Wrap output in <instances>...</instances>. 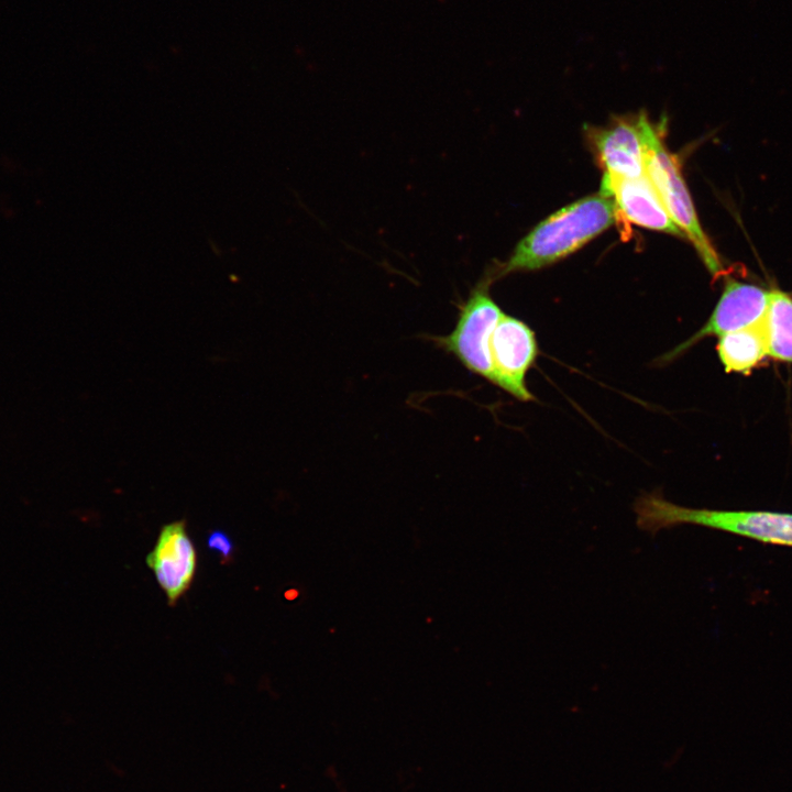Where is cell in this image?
I'll list each match as a JSON object with an SVG mask.
<instances>
[{
	"mask_svg": "<svg viewBox=\"0 0 792 792\" xmlns=\"http://www.w3.org/2000/svg\"><path fill=\"white\" fill-rule=\"evenodd\" d=\"M763 321L768 356L792 363V296L777 287L769 289Z\"/></svg>",
	"mask_w": 792,
	"mask_h": 792,
	"instance_id": "8fae6325",
	"label": "cell"
},
{
	"mask_svg": "<svg viewBox=\"0 0 792 792\" xmlns=\"http://www.w3.org/2000/svg\"><path fill=\"white\" fill-rule=\"evenodd\" d=\"M490 286L491 283L485 278L480 280L459 305L454 329L446 336H433L430 340L453 355L466 370L492 383L490 339L504 312L491 297Z\"/></svg>",
	"mask_w": 792,
	"mask_h": 792,
	"instance_id": "277c9868",
	"label": "cell"
},
{
	"mask_svg": "<svg viewBox=\"0 0 792 792\" xmlns=\"http://www.w3.org/2000/svg\"><path fill=\"white\" fill-rule=\"evenodd\" d=\"M490 355L492 384L519 400H532L535 397L525 382L526 374L538 355V344L531 328L504 314L491 336Z\"/></svg>",
	"mask_w": 792,
	"mask_h": 792,
	"instance_id": "5b68a950",
	"label": "cell"
},
{
	"mask_svg": "<svg viewBox=\"0 0 792 792\" xmlns=\"http://www.w3.org/2000/svg\"><path fill=\"white\" fill-rule=\"evenodd\" d=\"M145 562L165 593L168 605L174 606L190 587L197 568V552L185 519L161 528Z\"/></svg>",
	"mask_w": 792,
	"mask_h": 792,
	"instance_id": "52a82bcc",
	"label": "cell"
},
{
	"mask_svg": "<svg viewBox=\"0 0 792 792\" xmlns=\"http://www.w3.org/2000/svg\"><path fill=\"white\" fill-rule=\"evenodd\" d=\"M207 547L220 556L222 564H228L232 561L234 543L231 537L223 530H212L207 538Z\"/></svg>",
	"mask_w": 792,
	"mask_h": 792,
	"instance_id": "7c38bea8",
	"label": "cell"
},
{
	"mask_svg": "<svg viewBox=\"0 0 792 792\" xmlns=\"http://www.w3.org/2000/svg\"><path fill=\"white\" fill-rule=\"evenodd\" d=\"M716 349L727 373L749 374L768 356L763 317L754 324L719 337Z\"/></svg>",
	"mask_w": 792,
	"mask_h": 792,
	"instance_id": "30bf717a",
	"label": "cell"
},
{
	"mask_svg": "<svg viewBox=\"0 0 792 792\" xmlns=\"http://www.w3.org/2000/svg\"><path fill=\"white\" fill-rule=\"evenodd\" d=\"M588 136L604 174L625 178L646 174L642 114L636 119L616 120L607 127L591 129Z\"/></svg>",
	"mask_w": 792,
	"mask_h": 792,
	"instance_id": "9c48e42d",
	"label": "cell"
},
{
	"mask_svg": "<svg viewBox=\"0 0 792 792\" xmlns=\"http://www.w3.org/2000/svg\"><path fill=\"white\" fill-rule=\"evenodd\" d=\"M769 289L744 283L730 276L724 282L723 292L706 323L689 340L663 356L671 361L704 338H718L754 324L760 320L767 309Z\"/></svg>",
	"mask_w": 792,
	"mask_h": 792,
	"instance_id": "8992f818",
	"label": "cell"
},
{
	"mask_svg": "<svg viewBox=\"0 0 792 792\" xmlns=\"http://www.w3.org/2000/svg\"><path fill=\"white\" fill-rule=\"evenodd\" d=\"M646 144V174L652 183L667 212L695 248L708 272L717 277L724 266L714 245L704 232L681 173L679 160L670 153L661 134L642 114Z\"/></svg>",
	"mask_w": 792,
	"mask_h": 792,
	"instance_id": "3957f363",
	"label": "cell"
},
{
	"mask_svg": "<svg viewBox=\"0 0 792 792\" xmlns=\"http://www.w3.org/2000/svg\"><path fill=\"white\" fill-rule=\"evenodd\" d=\"M637 526L652 535L690 524L747 537L761 542L792 547V514L768 510H716L684 507L667 501L661 493L636 498Z\"/></svg>",
	"mask_w": 792,
	"mask_h": 792,
	"instance_id": "7a4b0ae2",
	"label": "cell"
},
{
	"mask_svg": "<svg viewBox=\"0 0 792 792\" xmlns=\"http://www.w3.org/2000/svg\"><path fill=\"white\" fill-rule=\"evenodd\" d=\"M601 193L613 199L616 221L622 220L684 238L667 212L647 174L636 178L604 174Z\"/></svg>",
	"mask_w": 792,
	"mask_h": 792,
	"instance_id": "ba28073f",
	"label": "cell"
},
{
	"mask_svg": "<svg viewBox=\"0 0 792 792\" xmlns=\"http://www.w3.org/2000/svg\"><path fill=\"white\" fill-rule=\"evenodd\" d=\"M616 221L613 199L601 191L576 200L536 226L510 257L484 277L491 284L515 272L535 271L574 253Z\"/></svg>",
	"mask_w": 792,
	"mask_h": 792,
	"instance_id": "6da1fadb",
	"label": "cell"
}]
</instances>
